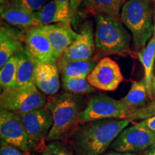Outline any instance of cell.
Masks as SVG:
<instances>
[{
    "instance_id": "obj_13",
    "label": "cell",
    "mask_w": 155,
    "mask_h": 155,
    "mask_svg": "<svg viewBox=\"0 0 155 155\" xmlns=\"http://www.w3.org/2000/svg\"><path fill=\"white\" fill-rule=\"evenodd\" d=\"M39 29L49 40L58 60L63 56L67 48L78 37V33L73 30L71 23L69 22L45 25Z\"/></svg>"
},
{
    "instance_id": "obj_9",
    "label": "cell",
    "mask_w": 155,
    "mask_h": 155,
    "mask_svg": "<svg viewBox=\"0 0 155 155\" xmlns=\"http://www.w3.org/2000/svg\"><path fill=\"white\" fill-rule=\"evenodd\" d=\"M29 138L35 149L43 150L45 139L53 124V116L46 107L38 108L28 114L19 116Z\"/></svg>"
},
{
    "instance_id": "obj_21",
    "label": "cell",
    "mask_w": 155,
    "mask_h": 155,
    "mask_svg": "<svg viewBox=\"0 0 155 155\" xmlns=\"http://www.w3.org/2000/svg\"><path fill=\"white\" fill-rule=\"evenodd\" d=\"M139 61L144 67V80L146 83L147 91L150 96V101L152 100V84L155 61V38L153 35L145 47L137 53Z\"/></svg>"
},
{
    "instance_id": "obj_33",
    "label": "cell",
    "mask_w": 155,
    "mask_h": 155,
    "mask_svg": "<svg viewBox=\"0 0 155 155\" xmlns=\"http://www.w3.org/2000/svg\"><path fill=\"white\" fill-rule=\"evenodd\" d=\"M141 155H155V144L143 152Z\"/></svg>"
},
{
    "instance_id": "obj_10",
    "label": "cell",
    "mask_w": 155,
    "mask_h": 155,
    "mask_svg": "<svg viewBox=\"0 0 155 155\" xmlns=\"http://www.w3.org/2000/svg\"><path fill=\"white\" fill-rule=\"evenodd\" d=\"M94 88L104 91H114L124 80L119 65L109 57H104L97 63L87 78Z\"/></svg>"
},
{
    "instance_id": "obj_23",
    "label": "cell",
    "mask_w": 155,
    "mask_h": 155,
    "mask_svg": "<svg viewBox=\"0 0 155 155\" xmlns=\"http://www.w3.org/2000/svg\"><path fill=\"white\" fill-rule=\"evenodd\" d=\"M62 86L68 93L88 94L96 92V88L88 83L87 78H62Z\"/></svg>"
},
{
    "instance_id": "obj_16",
    "label": "cell",
    "mask_w": 155,
    "mask_h": 155,
    "mask_svg": "<svg viewBox=\"0 0 155 155\" xmlns=\"http://www.w3.org/2000/svg\"><path fill=\"white\" fill-rule=\"evenodd\" d=\"M25 34L8 25H2L0 28V68L9 61L24 50Z\"/></svg>"
},
{
    "instance_id": "obj_17",
    "label": "cell",
    "mask_w": 155,
    "mask_h": 155,
    "mask_svg": "<svg viewBox=\"0 0 155 155\" xmlns=\"http://www.w3.org/2000/svg\"><path fill=\"white\" fill-rule=\"evenodd\" d=\"M0 14L1 18L8 24L25 31L42 27L35 12H29L15 6L9 5L3 8H0Z\"/></svg>"
},
{
    "instance_id": "obj_11",
    "label": "cell",
    "mask_w": 155,
    "mask_h": 155,
    "mask_svg": "<svg viewBox=\"0 0 155 155\" xmlns=\"http://www.w3.org/2000/svg\"><path fill=\"white\" fill-rule=\"evenodd\" d=\"M25 48L35 62L57 64L51 44L43 32L39 28L25 31Z\"/></svg>"
},
{
    "instance_id": "obj_27",
    "label": "cell",
    "mask_w": 155,
    "mask_h": 155,
    "mask_svg": "<svg viewBox=\"0 0 155 155\" xmlns=\"http://www.w3.org/2000/svg\"><path fill=\"white\" fill-rule=\"evenodd\" d=\"M58 6V11L65 22L71 23L72 19L70 16V2L71 0H54Z\"/></svg>"
},
{
    "instance_id": "obj_4",
    "label": "cell",
    "mask_w": 155,
    "mask_h": 155,
    "mask_svg": "<svg viewBox=\"0 0 155 155\" xmlns=\"http://www.w3.org/2000/svg\"><path fill=\"white\" fill-rule=\"evenodd\" d=\"M131 40L119 18L104 15L96 17L95 44L101 55H130Z\"/></svg>"
},
{
    "instance_id": "obj_5",
    "label": "cell",
    "mask_w": 155,
    "mask_h": 155,
    "mask_svg": "<svg viewBox=\"0 0 155 155\" xmlns=\"http://www.w3.org/2000/svg\"><path fill=\"white\" fill-rule=\"evenodd\" d=\"M47 98L35 84L2 91L0 96L2 108L21 116L45 107Z\"/></svg>"
},
{
    "instance_id": "obj_35",
    "label": "cell",
    "mask_w": 155,
    "mask_h": 155,
    "mask_svg": "<svg viewBox=\"0 0 155 155\" xmlns=\"http://www.w3.org/2000/svg\"><path fill=\"white\" fill-rule=\"evenodd\" d=\"M154 37L155 38V5L154 7Z\"/></svg>"
},
{
    "instance_id": "obj_1",
    "label": "cell",
    "mask_w": 155,
    "mask_h": 155,
    "mask_svg": "<svg viewBox=\"0 0 155 155\" xmlns=\"http://www.w3.org/2000/svg\"><path fill=\"white\" fill-rule=\"evenodd\" d=\"M130 123L113 119L88 122L79 126L69 141L76 155H103Z\"/></svg>"
},
{
    "instance_id": "obj_34",
    "label": "cell",
    "mask_w": 155,
    "mask_h": 155,
    "mask_svg": "<svg viewBox=\"0 0 155 155\" xmlns=\"http://www.w3.org/2000/svg\"><path fill=\"white\" fill-rule=\"evenodd\" d=\"M10 0H0V8L7 7L9 5Z\"/></svg>"
},
{
    "instance_id": "obj_8",
    "label": "cell",
    "mask_w": 155,
    "mask_h": 155,
    "mask_svg": "<svg viewBox=\"0 0 155 155\" xmlns=\"http://www.w3.org/2000/svg\"><path fill=\"white\" fill-rule=\"evenodd\" d=\"M0 138L1 141L22 152H30L31 150L35 149L20 116L2 108L0 109Z\"/></svg>"
},
{
    "instance_id": "obj_20",
    "label": "cell",
    "mask_w": 155,
    "mask_h": 155,
    "mask_svg": "<svg viewBox=\"0 0 155 155\" xmlns=\"http://www.w3.org/2000/svg\"><path fill=\"white\" fill-rule=\"evenodd\" d=\"M96 64L94 58L87 61H70L60 58L56 65L62 78H88Z\"/></svg>"
},
{
    "instance_id": "obj_2",
    "label": "cell",
    "mask_w": 155,
    "mask_h": 155,
    "mask_svg": "<svg viewBox=\"0 0 155 155\" xmlns=\"http://www.w3.org/2000/svg\"><path fill=\"white\" fill-rule=\"evenodd\" d=\"M82 106L81 96L68 92L51 96L47 99L45 107L53 116V124L46 140L65 142L69 140L80 126Z\"/></svg>"
},
{
    "instance_id": "obj_22",
    "label": "cell",
    "mask_w": 155,
    "mask_h": 155,
    "mask_svg": "<svg viewBox=\"0 0 155 155\" xmlns=\"http://www.w3.org/2000/svg\"><path fill=\"white\" fill-rule=\"evenodd\" d=\"M18 57L14 55L9 58L0 71V86L2 91L15 88L16 84Z\"/></svg>"
},
{
    "instance_id": "obj_31",
    "label": "cell",
    "mask_w": 155,
    "mask_h": 155,
    "mask_svg": "<svg viewBox=\"0 0 155 155\" xmlns=\"http://www.w3.org/2000/svg\"><path fill=\"white\" fill-rule=\"evenodd\" d=\"M103 155H139V153H130V152H119L114 150H109Z\"/></svg>"
},
{
    "instance_id": "obj_26",
    "label": "cell",
    "mask_w": 155,
    "mask_h": 155,
    "mask_svg": "<svg viewBox=\"0 0 155 155\" xmlns=\"http://www.w3.org/2000/svg\"><path fill=\"white\" fill-rule=\"evenodd\" d=\"M50 0H10L9 5L15 6L29 12L34 13L41 9Z\"/></svg>"
},
{
    "instance_id": "obj_15",
    "label": "cell",
    "mask_w": 155,
    "mask_h": 155,
    "mask_svg": "<svg viewBox=\"0 0 155 155\" xmlns=\"http://www.w3.org/2000/svg\"><path fill=\"white\" fill-rule=\"evenodd\" d=\"M34 83L45 95L51 96L57 94L61 87L60 71L57 65L35 62Z\"/></svg>"
},
{
    "instance_id": "obj_14",
    "label": "cell",
    "mask_w": 155,
    "mask_h": 155,
    "mask_svg": "<svg viewBox=\"0 0 155 155\" xmlns=\"http://www.w3.org/2000/svg\"><path fill=\"white\" fill-rule=\"evenodd\" d=\"M128 0H84L79 7L78 15L81 18L110 16L119 18L123 6Z\"/></svg>"
},
{
    "instance_id": "obj_30",
    "label": "cell",
    "mask_w": 155,
    "mask_h": 155,
    "mask_svg": "<svg viewBox=\"0 0 155 155\" xmlns=\"http://www.w3.org/2000/svg\"><path fill=\"white\" fill-rule=\"evenodd\" d=\"M141 124H143L145 127L150 129L155 132V116H152V117L149 118L145 120H142V121H139Z\"/></svg>"
},
{
    "instance_id": "obj_19",
    "label": "cell",
    "mask_w": 155,
    "mask_h": 155,
    "mask_svg": "<svg viewBox=\"0 0 155 155\" xmlns=\"http://www.w3.org/2000/svg\"><path fill=\"white\" fill-rule=\"evenodd\" d=\"M18 57L17 79L15 88H22L35 84V62L25 48L17 54Z\"/></svg>"
},
{
    "instance_id": "obj_25",
    "label": "cell",
    "mask_w": 155,
    "mask_h": 155,
    "mask_svg": "<svg viewBox=\"0 0 155 155\" xmlns=\"http://www.w3.org/2000/svg\"><path fill=\"white\" fill-rule=\"evenodd\" d=\"M41 155H76L72 148L65 141H49L41 152Z\"/></svg>"
},
{
    "instance_id": "obj_18",
    "label": "cell",
    "mask_w": 155,
    "mask_h": 155,
    "mask_svg": "<svg viewBox=\"0 0 155 155\" xmlns=\"http://www.w3.org/2000/svg\"><path fill=\"white\" fill-rule=\"evenodd\" d=\"M120 101L129 111V114L146 106L150 101V98L144 78L132 81L128 94Z\"/></svg>"
},
{
    "instance_id": "obj_24",
    "label": "cell",
    "mask_w": 155,
    "mask_h": 155,
    "mask_svg": "<svg viewBox=\"0 0 155 155\" xmlns=\"http://www.w3.org/2000/svg\"><path fill=\"white\" fill-rule=\"evenodd\" d=\"M42 27L45 25L65 22L58 11V6L54 0H50L41 9L35 12Z\"/></svg>"
},
{
    "instance_id": "obj_12",
    "label": "cell",
    "mask_w": 155,
    "mask_h": 155,
    "mask_svg": "<svg viewBox=\"0 0 155 155\" xmlns=\"http://www.w3.org/2000/svg\"><path fill=\"white\" fill-rule=\"evenodd\" d=\"M95 49L92 25L90 22H86L81 28L76 40L67 48L61 58L70 61H87L92 59Z\"/></svg>"
},
{
    "instance_id": "obj_32",
    "label": "cell",
    "mask_w": 155,
    "mask_h": 155,
    "mask_svg": "<svg viewBox=\"0 0 155 155\" xmlns=\"http://www.w3.org/2000/svg\"><path fill=\"white\" fill-rule=\"evenodd\" d=\"M152 93V101H155V67L154 68V71H153Z\"/></svg>"
},
{
    "instance_id": "obj_3",
    "label": "cell",
    "mask_w": 155,
    "mask_h": 155,
    "mask_svg": "<svg viewBox=\"0 0 155 155\" xmlns=\"http://www.w3.org/2000/svg\"><path fill=\"white\" fill-rule=\"evenodd\" d=\"M120 19L131 32L134 49L138 53L154 35V8L150 0H128L122 7Z\"/></svg>"
},
{
    "instance_id": "obj_28",
    "label": "cell",
    "mask_w": 155,
    "mask_h": 155,
    "mask_svg": "<svg viewBox=\"0 0 155 155\" xmlns=\"http://www.w3.org/2000/svg\"><path fill=\"white\" fill-rule=\"evenodd\" d=\"M0 155H31L30 152H25L19 149L1 141Z\"/></svg>"
},
{
    "instance_id": "obj_29",
    "label": "cell",
    "mask_w": 155,
    "mask_h": 155,
    "mask_svg": "<svg viewBox=\"0 0 155 155\" xmlns=\"http://www.w3.org/2000/svg\"><path fill=\"white\" fill-rule=\"evenodd\" d=\"M84 0H71L70 2V16L72 19H74L78 15L79 7Z\"/></svg>"
},
{
    "instance_id": "obj_7",
    "label": "cell",
    "mask_w": 155,
    "mask_h": 155,
    "mask_svg": "<svg viewBox=\"0 0 155 155\" xmlns=\"http://www.w3.org/2000/svg\"><path fill=\"white\" fill-rule=\"evenodd\" d=\"M154 144V131L138 122L124 129L112 143L110 149L119 152L139 153Z\"/></svg>"
},
{
    "instance_id": "obj_6",
    "label": "cell",
    "mask_w": 155,
    "mask_h": 155,
    "mask_svg": "<svg viewBox=\"0 0 155 155\" xmlns=\"http://www.w3.org/2000/svg\"><path fill=\"white\" fill-rule=\"evenodd\" d=\"M129 111L120 100L99 94L90 97L79 118L80 125L104 119H127Z\"/></svg>"
}]
</instances>
